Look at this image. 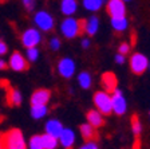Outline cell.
Instances as JSON below:
<instances>
[{
    "label": "cell",
    "instance_id": "cell-1",
    "mask_svg": "<svg viewBox=\"0 0 150 149\" xmlns=\"http://www.w3.org/2000/svg\"><path fill=\"white\" fill-rule=\"evenodd\" d=\"M0 145L7 149H24L25 141L24 136L19 129H11L0 136Z\"/></svg>",
    "mask_w": 150,
    "mask_h": 149
},
{
    "label": "cell",
    "instance_id": "cell-2",
    "mask_svg": "<svg viewBox=\"0 0 150 149\" xmlns=\"http://www.w3.org/2000/svg\"><path fill=\"white\" fill-rule=\"evenodd\" d=\"M84 27H86V20H82V19H74V18H67L62 22L60 26V31L64 35L66 38H75L81 35L84 31Z\"/></svg>",
    "mask_w": 150,
    "mask_h": 149
},
{
    "label": "cell",
    "instance_id": "cell-3",
    "mask_svg": "<svg viewBox=\"0 0 150 149\" xmlns=\"http://www.w3.org/2000/svg\"><path fill=\"white\" fill-rule=\"evenodd\" d=\"M94 105L97 106L102 114L109 115L112 112V105H111V94L107 91H97L94 94Z\"/></svg>",
    "mask_w": 150,
    "mask_h": 149
},
{
    "label": "cell",
    "instance_id": "cell-4",
    "mask_svg": "<svg viewBox=\"0 0 150 149\" xmlns=\"http://www.w3.org/2000/svg\"><path fill=\"white\" fill-rule=\"evenodd\" d=\"M130 68H131V71L137 75L144 74L147 68H149V61H147V58L144 54L135 53L130 58Z\"/></svg>",
    "mask_w": 150,
    "mask_h": 149
},
{
    "label": "cell",
    "instance_id": "cell-5",
    "mask_svg": "<svg viewBox=\"0 0 150 149\" xmlns=\"http://www.w3.org/2000/svg\"><path fill=\"white\" fill-rule=\"evenodd\" d=\"M111 105H112V112L118 115L125 114L126 109H127V103H126V99L123 97L121 90L115 89V90L111 93Z\"/></svg>",
    "mask_w": 150,
    "mask_h": 149
},
{
    "label": "cell",
    "instance_id": "cell-6",
    "mask_svg": "<svg viewBox=\"0 0 150 149\" xmlns=\"http://www.w3.org/2000/svg\"><path fill=\"white\" fill-rule=\"evenodd\" d=\"M34 20H35V24L38 26V28L44 32L51 31L54 28V18L48 12H46V11H39L35 15Z\"/></svg>",
    "mask_w": 150,
    "mask_h": 149
},
{
    "label": "cell",
    "instance_id": "cell-7",
    "mask_svg": "<svg viewBox=\"0 0 150 149\" xmlns=\"http://www.w3.org/2000/svg\"><path fill=\"white\" fill-rule=\"evenodd\" d=\"M40 41H42L40 32L38 31L36 28H28L22 35V43L27 48L28 47H36L40 43Z\"/></svg>",
    "mask_w": 150,
    "mask_h": 149
},
{
    "label": "cell",
    "instance_id": "cell-8",
    "mask_svg": "<svg viewBox=\"0 0 150 149\" xmlns=\"http://www.w3.org/2000/svg\"><path fill=\"white\" fill-rule=\"evenodd\" d=\"M58 71L63 78H71L75 73V62L71 58H63L58 63Z\"/></svg>",
    "mask_w": 150,
    "mask_h": 149
},
{
    "label": "cell",
    "instance_id": "cell-9",
    "mask_svg": "<svg viewBox=\"0 0 150 149\" xmlns=\"http://www.w3.org/2000/svg\"><path fill=\"white\" fill-rule=\"evenodd\" d=\"M100 85L105 89V91L107 93H112V91L117 89V85H118V79H117L115 74L111 71L103 73L102 78H100Z\"/></svg>",
    "mask_w": 150,
    "mask_h": 149
},
{
    "label": "cell",
    "instance_id": "cell-10",
    "mask_svg": "<svg viewBox=\"0 0 150 149\" xmlns=\"http://www.w3.org/2000/svg\"><path fill=\"white\" fill-rule=\"evenodd\" d=\"M107 12L111 18L114 16H125L126 7L123 0H109L107 3Z\"/></svg>",
    "mask_w": 150,
    "mask_h": 149
},
{
    "label": "cell",
    "instance_id": "cell-11",
    "mask_svg": "<svg viewBox=\"0 0 150 149\" xmlns=\"http://www.w3.org/2000/svg\"><path fill=\"white\" fill-rule=\"evenodd\" d=\"M9 67L15 71H24L28 68V63L20 53H13L9 58Z\"/></svg>",
    "mask_w": 150,
    "mask_h": 149
},
{
    "label": "cell",
    "instance_id": "cell-12",
    "mask_svg": "<svg viewBox=\"0 0 150 149\" xmlns=\"http://www.w3.org/2000/svg\"><path fill=\"white\" fill-rule=\"evenodd\" d=\"M51 93L46 89H39L31 96V106L34 105H47L50 101Z\"/></svg>",
    "mask_w": 150,
    "mask_h": 149
},
{
    "label": "cell",
    "instance_id": "cell-13",
    "mask_svg": "<svg viewBox=\"0 0 150 149\" xmlns=\"http://www.w3.org/2000/svg\"><path fill=\"white\" fill-rule=\"evenodd\" d=\"M58 140H59L60 145L63 148H71L75 143V133L71 129H64L63 128V130L60 133V136L58 137Z\"/></svg>",
    "mask_w": 150,
    "mask_h": 149
},
{
    "label": "cell",
    "instance_id": "cell-14",
    "mask_svg": "<svg viewBox=\"0 0 150 149\" xmlns=\"http://www.w3.org/2000/svg\"><path fill=\"white\" fill-rule=\"evenodd\" d=\"M7 103L9 106H19L22 103V94L16 89L8 87L7 89Z\"/></svg>",
    "mask_w": 150,
    "mask_h": 149
},
{
    "label": "cell",
    "instance_id": "cell-15",
    "mask_svg": "<svg viewBox=\"0 0 150 149\" xmlns=\"http://www.w3.org/2000/svg\"><path fill=\"white\" fill-rule=\"evenodd\" d=\"M63 130V125L58 120H50L46 124V133L51 134L54 137H59Z\"/></svg>",
    "mask_w": 150,
    "mask_h": 149
},
{
    "label": "cell",
    "instance_id": "cell-16",
    "mask_svg": "<svg viewBox=\"0 0 150 149\" xmlns=\"http://www.w3.org/2000/svg\"><path fill=\"white\" fill-rule=\"evenodd\" d=\"M87 121L93 125L94 128H100L105 121H103V115L99 110H90L87 113Z\"/></svg>",
    "mask_w": 150,
    "mask_h": 149
},
{
    "label": "cell",
    "instance_id": "cell-17",
    "mask_svg": "<svg viewBox=\"0 0 150 149\" xmlns=\"http://www.w3.org/2000/svg\"><path fill=\"white\" fill-rule=\"evenodd\" d=\"M76 8H78V4L75 0H62V3H60L62 12L67 16H71L72 14H75Z\"/></svg>",
    "mask_w": 150,
    "mask_h": 149
},
{
    "label": "cell",
    "instance_id": "cell-18",
    "mask_svg": "<svg viewBox=\"0 0 150 149\" xmlns=\"http://www.w3.org/2000/svg\"><path fill=\"white\" fill-rule=\"evenodd\" d=\"M111 26L115 31L122 32L127 28L129 22H127V19H126L125 16H114V18H111Z\"/></svg>",
    "mask_w": 150,
    "mask_h": 149
},
{
    "label": "cell",
    "instance_id": "cell-19",
    "mask_svg": "<svg viewBox=\"0 0 150 149\" xmlns=\"http://www.w3.org/2000/svg\"><path fill=\"white\" fill-rule=\"evenodd\" d=\"M79 130H81V134L82 137H83L86 141L88 140H93L94 137L97 136V132H95V128L93 126V125L90 124V122H87V124H83L81 125V128H79Z\"/></svg>",
    "mask_w": 150,
    "mask_h": 149
},
{
    "label": "cell",
    "instance_id": "cell-20",
    "mask_svg": "<svg viewBox=\"0 0 150 149\" xmlns=\"http://www.w3.org/2000/svg\"><path fill=\"white\" fill-rule=\"evenodd\" d=\"M98 27H99V20H98L97 16H91L86 20V27H84V31L87 32L88 35H95L98 31Z\"/></svg>",
    "mask_w": 150,
    "mask_h": 149
},
{
    "label": "cell",
    "instance_id": "cell-21",
    "mask_svg": "<svg viewBox=\"0 0 150 149\" xmlns=\"http://www.w3.org/2000/svg\"><path fill=\"white\" fill-rule=\"evenodd\" d=\"M42 138H43V149H55L59 143L58 137H54L48 133H44Z\"/></svg>",
    "mask_w": 150,
    "mask_h": 149
},
{
    "label": "cell",
    "instance_id": "cell-22",
    "mask_svg": "<svg viewBox=\"0 0 150 149\" xmlns=\"http://www.w3.org/2000/svg\"><path fill=\"white\" fill-rule=\"evenodd\" d=\"M47 105H34L31 109V115L35 120H40L47 114Z\"/></svg>",
    "mask_w": 150,
    "mask_h": 149
},
{
    "label": "cell",
    "instance_id": "cell-23",
    "mask_svg": "<svg viewBox=\"0 0 150 149\" xmlns=\"http://www.w3.org/2000/svg\"><path fill=\"white\" fill-rule=\"evenodd\" d=\"M78 83L82 89H90L91 86V75L87 71H82L78 75Z\"/></svg>",
    "mask_w": 150,
    "mask_h": 149
},
{
    "label": "cell",
    "instance_id": "cell-24",
    "mask_svg": "<svg viewBox=\"0 0 150 149\" xmlns=\"http://www.w3.org/2000/svg\"><path fill=\"white\" fill-rule=\"evenodd\" d=\"M103 0H83V6L88 11H98L102 7Z\"/></svg>",
    "mask_w": 150,
    "mask_h": 149
},
{
    "label": "cell",
    "instance_id": "cell-25",
    "mask_svg": "<svg viewBox=\"0 0 150 149\" xmlns=\"http://www.w3.org/2000/svg\"><path fill=\"white\" fill-rule=\"evenodd\" d=\"M28 146L31 149H43V138H42V136H39V134L32 136Z\"/></svg>",
    "mask_w": 150,
    "mask_h": 149
},
{
    "label": "cell",
    "instance_id": "cell-26",
    "mask_svg": "<svg viewBox=\"0 0 150 149\" xmlns=\"http://www.w3.org/2000/svg\"><path fill=\"white\" fill-rule=\"evenodd\" d=\"M131 130H133V133H134L135 137L139 136L141 130H142V126H141V122H139L137 115H133V117H131Z\"/></svg>",
    "mask_w": 150,
    "mask_h": 149
},
{
    "label": "cell",
    "instance_id": "cell-27",
    "mask_svg": "<svg viewBox=\"0 0 150 149\" xmlns=\"http://www.w3.org/2000/svg\"><path fill=\"white\" fill-rule=\"evenodd\" d=\"M25 56H27V59L30 62H35L38 59V56H39V51H38L36 47H28Z\"/></svg>",
    "mask_w": 150,
    "mask_h": 149
},
{
    "label": "cell",
    "instance_id": "cell-28",
    "mask_svg": "<svg viewBox=\"0 0 150 149\" xmlns=\"http://www.w3.org/2000/svg\"><path fill=\"white\" fill-rule=\"evenodd\" d=\"M50 47L54 50V51L59 50V47H60V41L58 39V38H52V39L50 41Z\"/></svg>",
    "mask_w": 150,
    "mask_h": 149
},
{
    "label": "cell",
    "instance_id": "cell-29",
    "mask_svg": "<svg viewBox=\"0 0 150 149\" xmlns=\"http://www.w3.org/2000/svg\"><path fill=\"white\" fill-rule=\"evenodd\" d=\"M129 51H130V44H129V43H122L121 46H119V54L127 55Z\"/></svg>",
    "mask_w": 150,
    "mask_h": 149
},
{
    "label": "cell",
    "instance_id": "cell-30",
    "mask_svg": "<svg viewBox=\"0 0 150 149\" xmlns=\"http://www.w3.org/2000/svg\"><path fill=\"white\" fill-rule=\"evenodd\" d=\"M97 148H98V144L94 140H88V143H86L82 146V149H97Z\"/></svg>",
    "mask_w": 150,
    "mask_h": 149
},
{
    "label": "cell",
    "instance_id": "cell-31",
    "mask_svg": "<svg viewBox=\"0 0 150 149\" xmlns=\"http://www.w3.org/2000/svg\"><path fill=\"white\" fill-rule=\"evenodd\" d=\"M23 4L25 6V8H27L28 11H32V8H34V6H35V0H23Z\"/></svg>",
    "mask_w": 150,
    "mask_h": 149
},
{
    "label": "cell",
    "instance_id": "cell-32",
    "mask_svg": "<svg viewBox=\"0 0 150 149\" xmlns=\"http://www.w3.org/2000/svg\"><path fill=\"white\" fill-rule=\"evenodd\" d=\"M115 62L119 63V65H123V63H125V55L118 53L117 54V56H115Z\"/></svg>",
    "mask_w": 150,
    "mask_h": 149
},
{
    "label": "cell",
    "instance_id": "cell-33",
    "mask_svg": "<svg viewBox=\"0 0 150 149\" xmlns=\"http://www.w3.org/2000/svg\"><path fill=\"white\" fill-rule=\"evenodd\" d=\"M7 53V46L3 41H0V55H4Z\"/></svg>",
    "mask_w": 150,
    "mask_h": 149
},
{
    "label": "cell",
    "instance_id": "cell-34",
    "mask_svg": "<svg viewBox=\"0 0 150 149\" xmlns=\"http://www.w3.org/2000/svg\"><path fill=\"white\" fill-rule=\"evenodd\" d=\"M88 46H90V41H88V39H83V41H82V47H83V48H87Z\"/></svg>",
    "mask_w": 150,
    "mask_h": 149
},
{
    "label": "cell",
    "instance_id": "cell-35",
    "mask_svg": "<svg viewBox=\"0 0 150 149\" xmlns=\"http://www.w3.org/2000/svg\"><path fill=\"white\" fill-rule=\"evenodd\" d=\"M7 67V65H6V62H4L3 59H0V70H4V68Z\"/></svg>",
    "mask_w": 150,
    "mask_h": 149
},
{
    "label": "cell",
    "instance_id": "cell-36",
    "mask_svg": "<svg viewBox=\"0 0 150 149\" xmlns=\"http://www.w3.org/2000/svg\"><path fill=\"white\" fill-rule=\"evenodd\" d=\"M123 1H130V0H123Z\"/></svg>",
    "mask_w": 150,
    "mask_h": 149
},
{
    "label": "cell",
    "instance_id": "cell-37",
    "mask_svg": "<svg viewBox=\"0 0 150 149\" xmlns=\"http://www.w3.org/2000/svg\"><path fill=\"white\" fill-rule=\"evenodd\" d=\"M149 68H150V62H149Z\"/></svg>",
    "mask_w": 150,
    "mask_h": 149
},
{
    "label": "cell",
    "instance_id": "cell-38",
    "mask_svg": "<svg viewBox=\"0 0 150 149\" xmlns=\"http://www.w3.org/2000/svg\"><path fill=\"white\" fill-rule=\"evenodd\" d=\"M0 148H1V145H0Z\"/></svg>",
    "mask_w": 150,
    "mask_h": 149
}]
</instances>
